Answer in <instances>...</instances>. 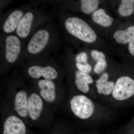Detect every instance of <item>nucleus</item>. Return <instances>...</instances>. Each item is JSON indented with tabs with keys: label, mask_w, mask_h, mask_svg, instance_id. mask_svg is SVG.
Masks as SVG:
<instances>
[{
	"label": "nucleus",
	"mask_w": 134,
	"mask_h": 134,
	"mask_svg": "<svg viewBox=\"0 0 134 134\" xmlns=\"http://www.w3.org/2000/svg\"><path fill=\"white\" fill-rule=\"evenodd\" d=\"M62 25L67 40L76 47L102 50L116 55L109 41L98 35L85 16L64 12Z\"/></svg>",
	"instance_id": "1"
},
{
	"label": "nucleus",
	"mask_w": 134,
	"mask_h": 134,
	"mask_svg": "<svg viewBox=\"0 0 134 134\" xmlns=\"http://www.w3.org/2000/svg\"><path fill=\"white\" fill-rule=\"evenodd\" d=\"M109 10L107 5H105L99 8L91 15L85 16L98 35L107 41L122 22L117 17L113 16Z\"/></svg>",
	"instance_id": "2"
},
{
	"label": "nucleus",
	"mask_w": 134,
	"mask_h": 134,
	"mask_svg": "<svg viewBox=\"0 0 134 134\" xmlns=\"http://www.w3.org/2000/svg\"><path fill=\"white\" fill-rule=\"evenodd\" d=\"M52 35L46 29H40L32 36L26 46V52L32 56L40 55L49 46Z\"/></svg>",
	"instance_id": "3"
},
{
	"label": "nucleus",
	"mask_w": 134,
	"mask_h": 134,
	"mask_svg": "<svg viewBox=\"0 0 134 134\" xmlns=\"http://www.w3.org/2000/svg\"><path fill=\"white\" fill-rule=\"evenodd\" d=\"M134 37V24L122 21L112 33L108 41L115 48L126 45Z\"/></svg>",
	"instance_id": "4"
},
{
	"label": "nucleus",
	"mask_w": 134,
	"mask_h": 134,
	"mask_svg": "<svg viewBox=\"0 0 134 134\" xmlns=\"http://www.w3.org/2000/svg\"><path fill=\"white\" fill-rule=\"evenodd\" d=\"M70 108L75 115L83 120L90 118L94 113V104L84 95L74 96L70 101Z\"/></svg>",
	"instance_id": "5"
},
{
	"label": "nucleus",
	"mask_w": 134,
	"mask_h": 134,
	"mask_svg": "<svg viewBox=\"0 0 134 134\" xmlns=\"http://www.w3.org/2000/svg\"><path fill=\"white\" fill-rule=\"evenodd\" d=\"M107 1L103 0H80L67 2L66 9L75 13H79L84 16L91 15L99 8L107 5Z\"/></svg>",
	"instance_id": "6"
},
{
	"label": "nucleus",
	"mask_w": 134,
	"mask_h": 134,
	"mask_svg": "<svg viewBox=\"0 0 134 134\" xmlns=\"http://www.w3.org/2000/svg\"><path fill=\"white\" fill-rule=\"evenodd\" d=\"M114 98L125 100L134 95V79L127 75H120L116 79L112 92Z\"/></svg>",
	"instance_id": "7"
},
{
	"label": "nucleus",
	"mask_w": 134,
	"mask_h": 134,
	"mask_svg": "<svg viewBox=\"0 0 134 134\" xmlns=\"http://www.w3.org/2000/svg\"><path fill=\"white\" fill-rule=\"evenodd\" d=\"M107 7L121 21H128L134 14V0L108 1Z\"/></svg>",
	"instance_id": "8"
},
{
	"label": "nucleus",
	"mask_w": 134,
	"mask_h": 134,
	"mask_svg": "<svg viewBox=\"0 0 134 134\" xmlns=\"http://www.w3.org/2000/svg\"><path fill=\"white\" fill-rule=\"evenodd\" d=\"M21 42L15 35H8L5 41L4 56L6 61L10 64L16 62L21 53Z\"/></svg>",
	"instance_id": "9"
},
{
	"label": "nucleus",
	"mask_w": 134,
	"mask_h": 134,
	"mask_svg": "<svg viewBox=\"0 0 134 134\" xmlns=\"http://www.w3.org/2000/svg\"><path fill=\"white\" fill-rule=\"evenodd\" d=\"M90 58L94 62L93 70L95 74L100 75L107 69L110 54L96 49L86 48Z\"/></svg>",
	"instance_id": "10"
},
{
	"label": "nucleus",
	"mask_w": 134,
	"mask_h": 134,
	"mask_svg": "<svg viewBox=\"0 0 134 134\" xmlns=\"http://www.w3.org/2000/svg\"><path fill=\"white\" fill-rule=\"evenodd\" d=\"M28 74L32 78L38 79L43 77L46 80H53L58 77V71L51 66L32 65L29 68Z\"/></svg>",
	"instance_id": "11"
},
{
	"label": "nucleus",
	"mask_w": 134,
	"mask_h": 134,
	"mask_svg": "<svg viewBox=\"0 0 134 134\" xmlns=\"http://www.w3.org/2000/svg\"><path fill=\"white\" fill-rule=\"evenodd\" d=\"M35 19V14L32 11L25 13L16 30L17 36L23 39L28 37L31 32Z\"/></svg>",
	"instance_id": "12"
},
{
	"label": "nucleus",
	"mask_w": 134,
	"mask_h": 134,
	"mask_svg": "<svg viewBox=\"0 0 134 134\" xmlns=\"http://www.w3.org/2000/svg\"><path fill=\"white\" fill-rule=\"evenodd\" d=\"M26 132L24 122L16 116L11 115L4 122L3 134H25Z\"/></svg>",
	"instance_id": "13"
},
{
	"label": "nucleus",
	"mask_w": 134,
	"mask_h": 134,
	"mask_svg": "<svg viewBox=\"0 0 134 134\" xmlns=\"http://www.w3.org/2000/svg\"><path fill=\"white\" fill-rule=\"evenodd\" d=\"M110 72L105 71L95 80L98 92L99 94L108 96L112 93L115 81L110 79Z\"/></svg>",
	"instance_id": "14"
},
{
	"label": "nucleus",
	"mask_w": 134,
	"mask_h": 134,
	"mask_svg": "<svg viewBox=\"0 0 134 134\" xmlns=\"http://www.w3.org/2000/svg\"><path fill=\"white\" fill-rule=\"evenodd\" d=\"M38 85L41 91V97L48 103H52L56 98L55 83L52 80L42 79L40 80Z\"/></svg>",
	"instance_id": "15"
},
{
	"label": "nucleus",
	"mask_w": 134,
	"mask_h": 134,
	"mask_svg": "<svg viewBox=\"0 0 134 134\" xmlns=\"http://www.w3.org/2000/svg\"><path fill=\"white\" fill-rule=\"evenodd\" d=\"M22 9H18L9 14L3 25V30L5 33L10 34L16 30L20 20L24 14Z\"/></svg>",
	"instance_id": "16"
},
{
	"label": "nucleus",
	"mask_w": 134,
	"mask_h": 134,
	"mask_svg": "<svg viewBox=\"0 0 134 134\" xmlns=\"http://www.w3.org/2000/svg\"><path fill=\"white\" fill-rule=\"evenodd\" d=\"M28 103L29 115L31 119L36 120L40 116L43 110L42 99L38 94L34 93L29 97Z\"/></svg>",
	"instance_id": "17"
},
{
	"label": "nucleus",
	"mask_w": 134,
	"mask_h": 134,
	"mask_svg": "<svg viewBox=\"0 0 134 134\" xmlns=\"http://www.w3.org/2000/svg\"><path fill=\"white\" fill-rule=\"evenodd\" d=\"M28 96L24 91L18 92L15 98L14 109L20 116L25 117L29 114Z\"/></svg>",
	"instance_id": "18"
},
{
	"label": "nucleus",
	"mask_w": 134,
	"mask_h": 134,
	"mask_svg": "<svg viewBox=\"0 0 134 134\" xmlns=\"http://www.w3.org/2000/svg\"><path fill=\"white\" fill-rule=\"evenodd\" d=\"M75 83L77 88L84 93L90 90L89 84L93 82V79L90 74L83 73L78 70L75 72Z\"/></svg>",
	"instance_id": "19"
},
{
	"label": "nucleus",
	"mask_w": 134,
	"mask_h": 134,
	"mask_svg": "<svg viewBox=\"0 0 134 134\" xmlns=\"http://www.w3.org/2000/svg\"><path fill=\"white\" fill-rule=\"evenodd\" d=\"M116 55L124 65H126L130 59H134V37L126 45L116 49Z\"/></svg>",
	"instance_id": "20"
},
{
	"label": "nucleus",
	"mask_w": 134,
	"mask_h": 134,
	"mask_svg": "<svg viewBox=\"0 0 134 134\" xmlns=\"http://www.w3.org/2000/svg\"><path fill=\"white\" fill-rule=\"evenodd\" d=\"M70 57L71 58L72 61L74 63L75 66L76 68L77 69L80 71V72L86 73V74H90L92 70V66L90 63L86 64V65H82V64H79V63H75L73 62L72 58L70 57L69 54V53Z\"/></svg>",
	"instance_id": "21"
},
{
	"label": "nucleus",
	"mask_w": 134,
	"mask_h": 134,
	"mask_svg": "<svg viewBox=\"0 0 134 134\" xmlns=\"http://www.w3.org/2000/svg\"></svg>",
	"instance_id": "22"
}]
</instances>
